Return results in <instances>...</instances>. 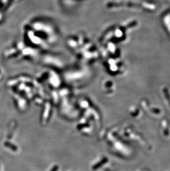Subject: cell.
<instances>
[{"instance_id":"6da1fadb","label":"cell","mask_w":170,"mask_h":171,"mask_svg":"<svg viewBox=\"0 0 170 171\" xmlns=\"http://www.w3.org/2000/svg\"><path fill=\"white\" fill-rule=\"evenodd\" d=\"M56 171V168H54L51 171Z\"/></svg>"}]
</instances>
